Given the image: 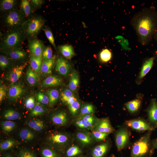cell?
<instances>
[{
    "mask_svg": "<svg viewBox=\"0 0 157 157\" xmlns=\"http://www.w3.org/2000/svg\"><path fill=\"white\" fill-rule=\"evenodd\" d=\"M77 139L83 145H88L93 142V138L92 133L85 131L78 132L76 134Z\"/></svg>",
    "mask_w": 157,
    "mask_h": 157,
    "instance_id": "cell-21",
    "label": "cell"
},
{
    "mask_svg": "<svg viewBox=\"0 0 157 157\" xmlns=\"http://www.w3.org/2000/svg\"><path fill=\"white\" fill-rule=\"evenodd\" d=\"M84 157L83 156H77V157Z\"/></svg>",
    "mask_w": 157,
    "mask_h": 157,
    "instance_id": "cell-59",
    "label": "cell"
},
{
    "mask_svg": "<svg viewBox=\"0 0 157 157\" xmlns=\"http://www.w3.org/2000/svg\"><path fill=\"white\" fill-rule=\"evenodd\" d=\"M53 56V51L50 46H48L44 49L42 54L43 60H50Z\"/></svg>",
    "mask_w": 157,
    "mask_h": 157,
    "instance_id": "cell-43",
    "label": "cell"
},
{
    "mask_svg": "<svg viewBox=\"0 0 157 157\" xmlns=\"http://www.w3.org/2000/svg\"><path fill=\"white\" fill-rule=\"evenodd\" d=\"M17 157H36L33 152L31 150L24 149L20 150L18 153Z\"/></svg>",
    "mask_w": 157,
    "mask_h": 157,
    "instance_id": "cell-44",
    "label": "cell"
},
{
    "mask_svg": "<svg viewBox=\"0 0 157 157\" xmlns=\"http://www.w3.org/2000/svg\"><path fill=\"white\" fill-rule=\"evenodd\" d=\"M44 20L40 17H33L25 22L23 26L26 35L33 37L37 35L43 28Z\"/></svg>",
    "mask_w": 157,
    "mask_h": 157,
    "instance_id": "cell-6",
    "label": "cell"
},
{
    "mask_svg": "<svg viewBox=\"0 0 157 157\" xmlns=\"http://www.w3.org/2000/svg\"><path fill=\"white\" fill-rule=\"evenodd\" d=\"M58 49L63 55L66 58L70 59L75 54L72 46L65 44L60 46Z\"/></svg>",
    "mask_w": 157,
    "mask_h": 157,
    "instance_id": "cell-24",
    "label": "cell"
},
{
    "mask_svg": "<svg viewBox=\"0 0 157 157\" xmlns=\"http://www.w3.org/2000/svg\"><path fill=\"white\" fill-rule=\"evenodd\" d=\"M24 20V14L17 10H12L8 12L3 19L6 26L12 29L23 26L25 22Z\"/></svg>",
    "mask_w": 157,
    "mask_h": 157,
    "instance_id": "cell-5",
    "label": "cell"
},
{
    "mask_svg": "<svg viewBox=\"0 0 157 157\" xmlns=\"http://www.w3.org/2000/svg\"><path fill=\"white\" fill-rule=\"evenodd\" d=\"M94 112V107L92 104L88 103L84 104L81 106L79 116L93 114Z\"/></svg>",
    "mask_w": 157,
    "mask_h": 157,
    "instance_id": "cell-35",
    "label": "cell"
},
{
    "mask_svg": "<svg viewBox=\"0 0 157 157\" xmlns=\"http://www.w3.org/2000/svg\"><path fill=\"white\" fill-rule=\"evenodd\" d=\"M6 94V89L2 85L0 87V101L1 102L5 97Z\"/></svg>",
    "mask_w": 157,
    "mask_h": 157,
    "instance_id": "cell-51",
    "label": "cell"
},
{
    "mask_svg": "<svg viewBox=\"0 0 157 157\" xmlns=\"http://www.w3.org/2000/svg\"><path fill=\"white\" fill-rule=\"evenodd\" d=\"M68 106L71 113L72 115L74 116L77 113L80 108V104L77 100Z\"/></svg>",
    "mask_w": 157,
    "mask_h": 157,
    "instance_id": "cell-46",
    "label": "cell"
},
{
    "mask_svg": "<svg viewBox=\"0 0 157 157\" xmlns=\"http://www.w3.org/2000/svg\"><path fill=\"white\" fill-rule=\"evenodd\" d=\"M9 56L12 59L20 60L24 58L26 56V53L24 51L19 49L10 51Z\"/></svg>",
    "mask_w": 157,
    "mask_h": 157,
    "instance_id": "cell-37",
    "label": "cell"
},
{
    "mask_svg": "<svg viewBox=\"0 0 157 157\" xmlns=\"http://www.w3.org/2000/svg\"><path fill=\"white\" fill-rule=\"evenodd\" d=\"M76 100L77 99L73 95L68 99L66 104L69 105Z\"/></svg>",
    "mask_w": 157,
    "mask_h": 157,
    "instance_id": "cell-53",
    "label": "cell"
},
{
    "mask_svg": "<svg viewBox=\"0 0 157 157\" xmlns=\"http://www.w3.org/2000/svg\"><path fill=\"white\" fill-rule=\"evenodd\" d=\"M72 91L69 89H66L63 90L61 94V100L63 103L66 104L68 99L74 95Z\"/></svg>",
    "mask_w": 157,
    "mask_h": 157,
    "instance_id": "cell-42",
    "label": "cell"
},
{
    "mask_svg": "<svg viewBox=\"0 0 157 157\" xmlns=\"http://www.w3.org/2000/svg\"><path fill=\"white\" fill-rule=\"evenodd\" d=\"M79 79L78 72L74 70L72 72L69 83V88L72 92L76 91L78 88Z\"/></svg>",
    "mask_w": 157,
    "mask_h": 157,
    "instance_id": "cell-22",
    "label": "cell"
},
{
    "mask_svg": "<svg viewBox=\"0 0 157 157\" xmlns=\"http://www.w3.org/2000/svg\"><path fill=\"white\" fill-rule=\"evenodd\" d=\"M147 121L155 128H157V100L152 99L149 106L146 110Z\"/></svg>",
    "mask_w": 157,
    "mask_h": 157,
    "instance_id": "cell-10",
    "label": "cell"
},
{
    "mask_svg": "<svg viewBox=\"0 0 157 157\" xmlns=\"http://www.w3.org/2000/svg\"><path fill=\"white\" fill-rule=\"evenodd\" d=\"M20 6L24 16L26 17L29 16L32 12L31 6L29 1L22 0Z\"/></svg>",
    "mask_w": 157,
    "mask_h": 157,
    "instance_id": "cell-36",
    "label": "cell"
},
{
    "mask_svg": "<svg viewBox=\"0 0 157 157\" xmlns=\"http://www.w3.org/2000/svg\"><path fill=\"white\" fill-rule=\"evenodd\" d=\"M131 135V132L126 126L121 127L116 131L115 140L118 151H121L128 146Z\"/></svg>",
    "mask_w": 157,
    "mask_h": 157,
    "instance_id": "cell-7",
    "label": "cell"
},
{
    "mask_svg": "<svg viewBox=\"0 0 157 157\" xmlns=\"http://www.w3.org/2000/svg\"><path fill=\"white\" fill-rule=\"evenodd\" d=\"M16 1L14 0H3L0 3L2 11H6L11 10L15 6Z\"/></svg>",
    "mask_w": 157,
    "mask_h": 157,
    "instance_id": "cell-38",
    "label": "cell"
},
{
    "mask_svg": "<svg viewBox=\"0 0 157 157\" xmlns=\"http://www.w3.org/2000/svg\"><path fill=\"white\" fill-rule=\"evenodd\" d=\"M41 152L42 157H60L56 151L51 147H44Z\"/></svg>",
    "mask_w": 157,
    "mask_h": 157,
    "instance_id": "cell-34",
    "label": "cell"
},
{
    "mask_svg": "<svg viewBox=\"0 0 157 157\" xmlns=\"http://www.w3.org/2000/svg\"><path fill=\"white\" fill-rule=\"evenodd\" d=\"M126 126L139 132L146 131H152L155 130L150 123L142 118H136L126 120L125 121Z\"/></svg>",
    "mask_w": 157,
    "mask_h": 157,
    "instance_id": "cell-8",
    "label": "cell"
},
{
    "mask_svg": "<svg viewBox=\"0 0 157 157\" xmlns=\"http://www.w3.org/2000/svg\"><path fill=\"white\" fill-rule=\"evenodd\" d=\"M1 125L3 132L5 133H8L14 129L16 126V124L13 121L7 120L2 122Z\"/></svg>",
    "mask_w": 157,
    "mask_h": 157,
    "instance_id": "cell-31",
    "label": "cell"
},
{
    "mask_svg": "<svg viewBox=\"0 0 157 157\" xmlns=\"http://www.w3.org/2000/svg\"><path fill=\"white\" fill-rule=\"evenodd\" d=\"M17 144V142L14 139L9 138L2 141L0 144L1 151H6L13 147Z\"/></svg>",
    "mask_w": 157,
    "mask_h": 157,
    "instance_id": "cell-27",
    "label": "cell"
},
{
    "mask_svg": "<svg viewBox=\"0 0 157 157\" xmlns=\"http://www.w3.org/2000/svg\"><path fill=\"white\" fill-rule=\"evenodd\" d=\"M26 79L31 85H34L37 83L39 77L37 74L32 69L28 68L26 73Z\"/></svg>",
    "mask_w": 157,
    "mask_h": 157,
    "instance_id": "cell-26",
    "label": "cell"
},
{
    "mask_svg": "<svg viewBox=\"0 0 157 157\" xmlns=\"http://www.w3.org/2000/svg\"><path fill=\"white\" fill-rule=\"evenodd\" d=\"M25 67V65H22L13 68L8 75L7 79L12 83L17 82L21 77Z\"/></svg>",
    "mask_w": 157,
    "mask_h": 157,
    "instance_id": "cell-15",
    "label": "cell"
},
{
    "mask_svg": "<svg viewBox=\"0 0 157 157\" xmlns=\"http://www.w3.org/2000/svg\"><path fill=\"white\" fill-rule=\"evenodd\" d=\"M19 136L22 140L27 141L32 140L35 137V135L29 129L24 128L20 131Z\"/></svg>",
    "mask_w": 157,
    "mask_h": 157,
    "instance_id": "cell-29",
    "label": "cell"
},
{
    "mask_svg": "<svg viewBox=\"0 0 157 157\" xmlns=\"http://www.w3.org/2000/svg\"><path fill=\"white\" fill-rule=\"evenodd\" d=\"M75 124L77 127L80 129H90L86 122L80 117L79 116L76 119Z\"/></svg>",
    "mask_w": 157,
    "mask_h": 157,
    "instance_id": "cell-47",
    "label": "cell"
},
{
    "mask_svg": "<svg viewBox=\"0 0 157 157\" xmlns=\"http://www.w3.org/2000/svg\"><path fill=\"white\" fill-rule=\"evenodd\" d=\"M44 31L45 35L50 42L55 48H56L54 38L51 30L48 28H45Z\"/></svg>",
    "mask_w": 157,
    "mask_h": 157,
    "instance_id": "cell-49",
    "label": "cell"
},
{
    "mask_svg": "<svg viewBox=\"0 0 157 157\" xmlns=\"http://www.w3.org/2000/svg\"><path fill=\"white\" fill-rule=\"evenodd\" d=\"M33 6L36 8L40 6L42 3V1L40 0H31Z\"/></svg>",
    "mask_w": 157,
    "mask_h": 157,
    "instance_id": "cell-52",
    "label": "cell"
},
{
    "mask_svg": "<svg viewBox=\"0 0 157 157\" xmlns=\"http://www.w3.org/2000/svg\"><path fill=\"white\" fill-rule=\"evenodd\" d=\"M112 56V54L111 51L107 49H103L99 54L100 60L103 63L109 61L111 59Z\"/></svg>",
    "mask_w": 157,
    "mask_h": 157,
    "instance_id": "cell-39",
    "label": "cell"
},
{
    "mask_svg": "<svg viewBox=\"0 0 157 157\" xmlns=\"http://www.w3.org/2000/svg\"><path fill=\"white\" fill-rule=\"evenodd\" d=\"M138 40L142 45H146L152 40L157 31V11L153 6L145 8L135 14L130 21Z\"/></svg>",
    "mask_w": 157,
    "mask_h": 157,
    "instance_id": "cell-1",
    "label": "cell"
},
{
    "mask_svg": "<svg viewBox=\"0 0 157 157\" xmlns=\"http://www.w3.org/2000/svg\"><path fill=\"white\" fill-rule=\"evenodd\" d=\"M25 35L23 27L12 29L5 34L2 39L1 42V48L9 50L10 52L20 49Z\"/></svg>",
    "mask_w": 157,
    "mask_h": 157,
    "instance_id": "cell-3",
    "label": "cell"
},
{
    "mask_svg": "<svg viewBox=\"0 0 157 157\" xmlns=\"http://www.w3.org/2000/svg\"><path fill=\"white\" fill-rule=\"evenodd\" d=\"M155 55L156 56H157V51H156L155 53Z\"/></svg>",
    "mask_w": 157,
    "mask_h": 157,
    "instance_id": "cell-58",
    "label": "cell"
},
{
    "mask_svg": "<svg viewBox=\"0 0 157 157\" xmlns=\"http://www.w3.org/2000/svg\"><path fill=\"white\" fill-rule=\"evenodd\" d=\"M3 116L4 119L11 121L19 119L20 115L17 111L12 109H9L4 112Z\"/></svg>",
    "mask_w": 157,
    "mask_h": 157,
    "instance_id": "cell-30",
    "label": "cell"
},
{
    "mask_svg": "<svg viewBox=\"0 0 157 157\" xmlns=\"http://www.w3.org/2000/svg\"><path fill=\"white\" fill-rule=\"evenodd\" d=\"M71 137L67 133L54 132L49 135L47 138L51 147L61 153L65 152L71 140Z\"/></svg>",
    "mask_w": 157,
    "mask_h": 157,
    "instance_id": "cell-4",
    "label": "cell"
},
{
    "mask_svg": "<svg viewBox=\"0 0 157 157\" xmlns=\"http://www.w3.org/2000/svg\"><path fill=\"white\" fill-rule=\"evenodd\" d=\"M24 92L22 86L19 84H16L10 87L8 90V95L11 99H16L19 98Z\"/></svg>",
    "mask_w": 157,
    "mask_h": 157,
    "instance_id": "cell-20",
    "label": "cell"
},
{
    "mask_svg": "<svg viewBox=\"0 0 157 157\" xmlns=\"http://www.w3.org/2000/svg\"><path fill=\"white\" fill-rule=\"evenodd\" d=\"M152 143L154 149H157V138L152 140Z\"/></svg>",
    "mask_w": 157,
    "mask_h": 157,
    "instance_id": "cell-54",
    "label": "cell"
},
{
    "mask_svg": "<svg viewBox=\"0 0 157 157\" xmlns=\"http://www.w3.org/2000/svg\"><path fill=\"white\" fill-rule=\"evenodd\" d=\"M62 80L59 77L55 75H50L47 77L43 81L42 86L44 87L57 86L60 85Z\"/></svg>",
    "mask_w": 157,
    "mask_h": 157,
    "instance_id": "cell-18",
    "label": "cell"
},
{
    "mask_svg": "<svg viewBox=\"0 0 157 157\" xmlns=\"http://www.w3.org/2000/svg\"><path fill=\"white\" fill-rule=\"evenodd\" d=\"M109 135L107 133L93 130L92 133L93 139H94L97 141L105 140L107 138Z\"/></svg>",
    "mask_w": 157,
    "mask_h": 157,
    "instance_id": "cell-40",
    "label": "cell"
},
{
    "mask_svg": "<svg viewBox=\"0 0 157 157\" xmlns=\"http://www.w3.org/2000/svg\"><path fill=\"white\" fill-rule=\"evenodd\" d=\"M35 104L34 97L31 96L27 98L25 101V105L26 108L32 110L34 108Z\"/></svg>",
    "mask_w": 157,
    "mask_h": 157,
    "instance_id": "cell-48",
    "label": "cell"
},
{
    "mask_svg": "<svg viewBox=\"0 0 157 157\" xmlns=\"http://www.w3.org/2000/svg\"><path fill=\"white\" fill-rule=\"evenodd\" d=\"M155 57H150L143 63L142 68L136 80V83L140 84L143 78L149 72L154 64Z\"/></svg>",
    "mask_w": 157,
    "mask_h": 157,
    "instance_id": "cell-12",
    "label": "cell"
},
{
    "mask_svg": "<svg viewBox=\"0 0 157 157\" xmlns=\"http://www.w3.org/2000/svg\"><path fill=\"white\" fill-rule=\"evenodd\" d=\"M150 157H152L151 156Z\"/></svg>",
    "mask_w": 157,
    "mask_h": 157,
    "instance_id": "cell-60",
    "label": "cell"
},
{
    "mask_svg": "<svg viewBox=\"0 0 157 157\" xmlns=\"http://www.w3.org/2000/svg\"><path fill=\"white\" fill-rule=\"evenodd\" d=\"M4 157H12L9 154H7L5 155Z\"/></svg>",
    "mask_w": 157,
    "mask_h": 157,
    "instance_id": "cell-56",
    "label": "cell"
},
{
    "mask_svg": "<svg viewBox=\"0 0 157 157\" xmlns=\"http://www.w3.org/2000/svg\"><path fill=\"white\" fill-rule=\"evenodd\" d=\"M49 99V104L51 106H53L57 102L59 97L58 91L55 89L49 90L46 92Z\"/></svg>",
    "mask_w": 157,
    "mask_h": 157,
    "instance_id": "cell-28",
    "label": "cell"
},
{
    "mask_svg": "<svg viewBox=\"0 0 157 157\" xmlns=\"http://www.w3.org/2000/svg\"><path fill=\"white\" fill-rule=\"evenodd\" d=\"M55 69L59 74L67 76L70 72L71 66L67 60L60 57L56 61Z\"/></svg>",
    "mask_w": 157,
    "mask_h": 157,
    "instance_id": "cell-11",
    "label": "cell"
},
{
    "mask_svg": "<svg viewBox=\"0 0 157 157\" xmlns=\"http://www.w3.org/2000/svg\"><path fill=\"white\" fill-rule=\"evenodd\" d=\"M51 120L55 125L59 126H64L68 122V118L66 113L61 111L53 114L51 116Z\"/></svg>",
    "mask_w": 157,
    "mask_h": 157,
    "instance_id": "cell-16",
    "label": "cell"
},
{
    "mask_svg": "<svg viewBox=\"0 0 157 157\" xmlns=\"http://www.w3.org/2000/svg\"><path fill=\"white\" fill-rule=\"evenodd\" d=\"M109 157H116L114 155H111Z\"/></svg>",
    "mask_w": 157,
    "mask_h": 157,
    "instance_id": "cell-57",
    "label": "cell"
},
{
    "mask_svg": "<svg viewBox=\"0 0 157 157\" xmlns=\"http://www.w3.org/2000/svg\"><path fill=\"white\" fill-rule=\"evenodd\" d=\"M42 60V57H36L32 55L30 58V66L32 69L37 74L39 77L41 73Z\"/></svg>",
    "mask_w": 157,
    "mask_h": 157,
    "instance_id": "cell-19",
    "label": "cell"
},
{
    "mask_svg": "<svg viewBox=\"0 0 157 157\" xmlns=\"http://www.w3.org/2000/svg\"><path fill=\"white\" fill-rule=\"evenodd\" d=\"M9 64V60L6 56L1 55L0 56V66L2 69L6 68Z\"/></svg>",
    "mask_w": 157,
    "mask_h": 157,
    "instance_id": "cell-50",
    "label": "cell"
},
{
    "mask_svg": "<svg viewBox=\"0 0 157 157\" xmlns=\"http://www.w3.org/2000/svg\"><path fill=\"white\" fill-rule=\"evenodd\" d=\"M36 98L38 102L40 104L46 105L49 103V99L48 96L43 92H38L36 95Z\"/></svg>",
    "mask_w": 157,
    "mask_h": 157,
    "instance_id": "cell-45",
    "label": "cell"
},
{
    "mask_svg": "<svg viewBox=\"0 0 157 157\" xmlns=\"http://www.w3.org/2000/svg\"><path fill=\"white\" fill-rule=\"evenodd\" d=\"M79 117H81L86 122L90 129H93L96 120L93 114Z\"/></svg>",
    "mask_w": 157,
    "mask_h": 157,
    "instance_id": "cell-41",
    "label": "cell"
},
{
    "mask_svg": "<svg viewBox=\"0 0 157 157\" xmlns=\"http://www.w3.org/2000/svg\"><path fill=\"white\" fill-rule=\"evenodd\" d=\"M153 38L157 42V31L154 34L153 36Z\"/></svg>",
    "mask_w": 157,
    "mask_h": 157,
    "instance_id": "cell-55",
    "label": "cell"
},
{
    "mask_svg": "<svg viewBox=\"0 0 157 157\" xmlns=\"http://www.w3.org/2000/svg\"><path fill=\"white\" fill-rule=\"evenodd\" d=\"M151 131H147L131 146L129 157H150L154 148L151 140Z\"/></svg>",
    "mask_w": 157,
    "mask_h": 157,
    "instance_id": "cell-2",
    "label": "cell"
},
{
    "mask_svg": "<svg viewBox=\"0 0 157 157\" xmlns=\"http://www.w3.org/2000/svg\"><path fill=\"white\" fill-rule=\"evenodd\" d=\"M27 123L29 127L37 131H41L45 128L44 122L39 119H32L28 121Z\"/></svg>",
    "mask_w": 157,
    "mask_h": 157,
    "instance_id": "cell-25",
    "label": "cell"
},
{
    "mask_svg": "<svg viewBox=\"0 0 157 157\" xmlns=\"http://www.w3.org/2000/svg\"><path fill=\"white\" fill-rule=\"evenodd\" d=\"M110 144L106 141L95 147L91 153V157H104L109 151Z\"/></svg>",
    "mask_w": 157,
    "mask_h": 157,
    "instance_id": "cell-14",
    "label": "cell"
},
{
    "mask_svg": "<svg viewBox=\"0 0 157 157\" xmlns=\"http://www.w3.org/2000/svg\"><path fill=\"white\" fill-rule=\"evenodd\" d=\"M56 62V56H54L49 60H43L42 61L41 73L44 75H49L52 73V69Z\"/></svg>",
    "mask_w": 157,
    "mask_h": 157,
    "instance_id": "cell-17",
    "label": "cell"
},
{
    "mask_svg": "<svg viewBox=\"0 0 157 157\" xmlns=\"http://www.w3.org/2000/svg\"><path fill=\"white\" fill-rule=\"evenodd\" d=\"M46 111L45 108L39 102L35 104L33 109L31 110L30 115L33 117L41 116Z\"/></svg>",
    "mask_w": 157,
    "mask_h": 157,
    "instance_id": "cell-33",
    "label": "cell"
},
{
    "mask_svg": "<svg viewBox=\"0 0 157 157\" xmlns=\"http://www.w3.org/2000/svg\"><path fill=\"white\" fill-rule=\"evenodd\" d=\"M93 130L109 134L115 131L108 117L97 119Z\"/></svg>",
    "mask_w": 157,
    "mask_h": 157,
    "instance_id": "cell-9",
    "label": "cell"
},
{
    "mask_svg": "<svg viewBox=\"0 0 157 157\" xmlns=\"http://www.w3.org/2000/svg\"><path fill=\"white\" fill-rule=\"evenodd\" d=\"M43 44L40 40L33 39L30 41L28 48L31 55L36 57H42L43 50Z\"/></svg>",
    "mask_w": 157,
    "mask_h": 157,
    "instance_id": "cell-13",
    "label": "cell"
},
{
    "mask_svg": "<svg viewBox=\"0 0 157 157\" xmlns=\"http://www.w3.org/2000/svg\"><path fill=\"white\" fill-rule=\"evenodd\" d=\"M141 105V101L136 98L127 102L125 104L126 108L131 113H137L140 109Z\"/></svg>",
    "mask_w": 157,
    "mask_h": 157,
    "instance_id": "cell-23",
    "label": "cell"
},
{
    "mask_svg": "<svg viewBox=\"0 0 157 157\" xmlns=\"http://www.w3.org/2000/svg\"><path fill=\"white\" fill-rule=\"evenodd\" d=\"M65 153L66 157H75L81 154L82 151L78 146L73 145L69 147Z\"/></svg>",
    "mask_w": 157,
    "mask_h": 157,
    "instance_id": "cell-32",
    "label": "cell"
}]
</instances>
